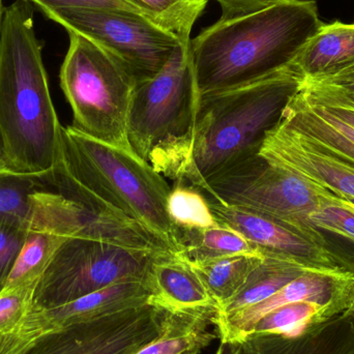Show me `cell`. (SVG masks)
Masks as SVG:
<instances>
[{
  "instance_id": "cell-1",
  "label": "cell",
  "mask_w": 354,
  "mask_h": 354,
  "mask_svg": "<svg viewBox=\"0 0 354 354\" xmlns=\"http://www.w3.org/2000/svg\"><path fill=\"white\" fill-rule=\"evenodd\" d=\"M301 80L288 66L249 84L200 97L189 132L156 147L149 163L176 183L202 191L216 174L259 153L266 133L280 120Z\"/></svg>"
},
{
  "instance_id": "cell-2",
  "label": "cell",
  "mask_w": 354,
  "mask_h": 354,
  "mask_svg": "<svg viewBox=\"0 0 354 354\" xmlns=\"http://www.w3.org/2000/svg\"><path fill=\"white\" fill-rule=\"evenodd\" d=\"M32 4L15 0L0 24V137L6 168L41 174L59 161L62 132L50 93Z\"/></svg>"
},
{
  "instance_id": "cell-3",
  "label": "cell",
  "mask_w": 354,
  "mask_h": 354,
  "mask_svg": "<svg viewBox=\"0 0 354 354\" xmlns=\"http://www.w3.org/2000/svg\"><path fill=\"white\" fill-rule=\"evenodd\" d=\"M322 24L314 0H280L206 27L189 44L198 97L285 70Z\"/></svg>"
},
{
  "instance_id": "cell-4",
  "label": "cell",
  "mask_w": 354,
  "mask_h": 354,
  "mask_svg": "<svg viewBox=\"0 0 354 354\" xmlns=\"http://www.w3.org/2000/svg\"><path fill=\"white\" fill-rule=\"evenodd\" d=\"M58 187L97 210L138 223L179 249V231L167 214L171 187L135 151L95 140L72 126L62 128L55 167Z\"/></svg>"
},
{
  "instance_id": "cell-5",
  "label": "cell",
  "mask_w": 354,
  "mask_h": 354,
  "mask_svg": "<svg viewBox=\"0 0 354 354\" xmlns=\"http://www.w3.org/2000/svg\"><path fill=\"white\" fill-rule=\"evenodd\" d=\"M60 68V87L79 132L122 149L134 151L129 140L128 118L137 82L103 48L71 32Z\"/></svg>"
},
{
  "instance_id": "cell-6",
  "label": "cell",
  "mask_w": 354,
  "mask_h": 354,
  "mask_svg": "<svg viewBox=\"0 0 354 354\" xmlns=\"http://www.w3.org/2000/svg\"><path fill=\"white\" fill-rule=\"evenodd\" d=\"M324 187L270 163L257 153L210 178L201 192L222 203L274 218L334 251L324 231L310 220V214L324 203Z\"/></svg>"
},
{
  "instance_id": "cell-7",
  "label": "cell",
  "mask_w": 354,
  "mask_h": 354,
  "mask_svg": "<svg viewBox=\"0 0 354 354\" xmlns=\"http://www.w3.org/2000/svg\"><path fill=\"white\" fill-rule=\"evenodd\" d=\"M153 254L66 237L37 281L31 310L59 307L118 283L145 281Z\"/></svg>"
},
{
  "instance_id": "cell-8",
  "label": "cell",
  "mask_w": 354,
  "mask_h": 354,
  "mask_svg": "<svg viewBox=\"0 0 354 354\" xmlns=\"http://www.w3.org/2000/svg\"><path fill=\"white\" fill-rule=\"evenodd\" d=\"M189 44L179 46L156 76L135 87L129 140L145 161L162 143L187 134L193 124L199 97Z\"/></svg>"
},
{
  "instance_id": "cell-9",
  "label": "cell",
  "mask_w": 354,
  "mask_h": 354,
  "mask_svg": "<svg viewBox=\"0 0 354 354\" xmlns=\"http://www.w3.org/2000/svg\"><path fill=\"white\" fill-rule=\"evenodd\" d=\"M47 18L103 48L118 59L137 84L153 78L183 45L149 19L114 10L59 8Z\"/></svg>"
},
{
  "instance_id": "cell-10",
  "label": "cell",
  "mask_w": 354,
  "mask_h": 354,
  "mask_svg": "<svg viewBox=\"0 0 354 354\" xmlns=\"http://www.w3.org/2000/svg\"><path fill=\"white\" fill-rule=\"evenodd\" d=\"M167 310L153 304L56 328L20 354H135L159 338Z\"/></svg>"
},
{
  "instance_id": "cell-11",
  "label": "cell",
  "mask_w": 354,
  "mask_h": 354,
  "mask_svg": "<svg viewBox=\"0 0 354 354\" xmlns=\"http://www.w3.org/2000/svg\"><path fill=\"white\" fill-rule=\"evenodd\" d=\"M207 199L218 224L239 231L258 247L262 255L288 260L313 272H348L338 254L309 241L282 223L247 208Z\"/></svg>"
},
{
  "instance_id": "cell-12",
  "label": "cell",
  "mask_w": 354,
  "mask_h": 354,
  "mask_svg": "<svg viewBox=\"0 0 354 354\" xmlns=\"http://www.w3.org/2000/svg\"><path fill=\"white\" fill-rule=\"evenodd\" d=\"M299 301L330 306L339 312L354 307V274L349 272H307L272 297L228 315H214L221 342H239L251 335L256 322L276 308Z\"/></svg>"
},
{
  "instance_id": "cell-13",
  "label": "cell",
  "mask_w": 354,
  "mask_h": 354,
  "mask_svg": "<svg viewBox=\"0 0 354 354\" xmlns=\"http://www.w3.org/2000/svg\"><path fill=\"white\" fill-rule=\"evenodd\" d=\"M258 153L270 163L335 195L354 199V165L328 153L280 120L266 133Z\"/></svg>"
},
{
  "instance_id": "cell-14",
  "label": "cell",
  "mask_w": 354,
  "mask_h": 354,
  "mask_svg": "<svg viewBox=\"0 0 354 354\" xmlns=\"http://www.w3.org/2000/svg\"><path fill=\"white\" fill-rule=\"evenodd\" d=\"M243 354H354V314H337L297 336L252 334Z\"/></svg>"
},
{
  "instance_id": "cell-15",
  "label": "cell",
  "mask_w": 354,
  "mask_h": 354,
  "mask_svg": "<svg viewBox=\"0 0 354 354\" xmlns=\"http://www.w3.org/2000/svg\"><path fill=\"white\" fill-rule=\"evenodd\" d=\"M145 282L149 303L167 311L216 307L193 266L174 252L153 254Z\"/></svg>"
},
{
  "instance_id": "cell-16",
  "label": "cell",
  "mask_w": 354,
  "mask_h": 354,
  "mask_svg": "<svg viewBox=\"0 0 354 354\" xmlns=\"http://www.w3.org/2000/svg\"><path fill=\"white\" fill-rule=\"evenodd\" d=\"M280 122L332 155L354 165L353 127L335 118L322 106L308 101L299 88L289 97Z\"/></svg>"
},
{
  "instance_id": "cell-17",
  "label": "cell",
  "mask_w": 354,
  "mask_h": 354,
  "mask_svg": "<svg viewBox=\"0 0 354 354\" xmlns=\"http://www.w3.org/2000/svg\"><path fill=\"white\" fill-rule=\"evenodd\" d=\"M354 64V23H324L290 68L301 78H315Z\"/></svg>"
},
{
  "instance_id": "cell-18",
  "label": "cell",
  "mask_w": 354,
  "mask_h": 354,
  "mask_svg": "<svg viewBox=\"0 0 354 354\" xmlns=\"http://www.w3.org/2000/svg\"><path fill=\"white\" fill-rule=\"evenodd\" d=\"M216 307L185 311H167L165 328L159 338L135 354H183L203 349L214 335L208 330L214 326Z\"/></svg>"
},
{
  "instance_id": "cell-19",
  "label": "cell",
  "mask_w": 354,
  "mask_h": 354,
  "mask_svg": "<svg viewBox=\"0 0 354 354\" xmlns=\"http://www.w3.org/2000/svg\"><path fill=\"white\" fill-rule=\"evenodd\" d=\"M307 272L313 270L288 260L264 256L261 262L250 272L241 290L228 303L216 308V314L218 316L228 315L260 303Z\"/></svg>"
},
{
  "instance_id": "cell-20",
  "label": "cell",
  "mask_w": 354,
  "mask_h": 354,
  "mask_svg": "<svg viewBox=\"0 0 354 354\" xmlns=\"http://www.w3.org/2000/svg\"><path fill=\"white\" fill-rule=\"evenodd\" d=\"M178 231L179 249L176 253L191 264L231 256H263L241 233L224 225L203 230Z\"/></svg>"
},
{
  "instance_id": "cell-21",
  "label": "cell",
  "mask_w": 354,
  "mask_h": 354,
  "mask_svg": "<svg viewBox=\"0 0 354 354\" xmlns=\"http://www.w3.org/2000/svg\"><path fill=\"white\" fill-rule=\"evenodd\" d=\"M54 169L20 174L0 168V222L20 223L31 229L37 194L51 183Z\"/></svg>"
},
{
  "instance_id": "cell-22",
  "label": "cell",
  "mask_w": 354,
  "mask_h": 354,
  "mask_svg": "<svg viewBox=\"0 0 354 354\" xmlns=\"http://www.w3.org/2000/svg\"><path fill=\"white\" fill-rule=\"evenodd\" d=\"M264 256L237 255L191 264L216 308L228 303L245 284L250 272Z\"/></svg>"
},
{
  "instance_id": "cell-23",
  "label": "cell",
  "mask_w": 354,
  "mask_h": 354,
  "mask_svg": "<svg viewBox=\"0 0 354 354\" xmlns=\"http://www.w3.org/2000/svg\"><path fill=\"white\" fill-rule=\"evenodd\" d=\"M339 313L342 312L330 306L320 305L313 301L287 304L262 316L254 326L251 335L297 336Z\"/></svg>"
},
{
  "instance_id": "cell-24",
  "label": "cell",
  "mask_w": 354,
  "mask_h": 354,
  "mask_svg": "<svg viewBox=\"0 0 354 354\" xmlns=\"http://www.w3.org/2000/svg\"><path fill=\"white\" fill-rule=\"evenodd\" d=\"M66 239L49 232L29 231L6 288L37 286V281Z\"/></svg>"
},
{
  "instance_id": "cell-25",
  "label": "cell",
  "mask_w": 354,
  "mask_h": 354,
  "mask_svg": "<svg viewBox=\"0 0 354 354\" xmlns=\"http://www.w3.org/2000/svg\"><path fill=\"white\" fill-rule=\"evenodd\" d=\"M153 24L176 37L183 45L191 43V32L205 10L208 0H136Z\"/></svg>"
},
{
  "instance_id": "cell-26",
  "label": "cell",
  "mask_w": 354,
  "mask_h": 354,
  "mask_svg": "<svg viewBox=\"0 0 354 354\" xmlns=\"http://www.w3.org/2000/svg\"><path fill=\"white\" fill-rule=\"evenodd\" d=\"M167 214L176 229L203 230L218 226L209 201L197 187L176 183L167 199Z\"/></svg>"
},
{
  "instance_id": "cell-27",
  "label": "cell",
  "mask_w": 354,
  "mask_h": 354,
  "mask_svg": "<svg viewBox=\"0 0 354 354\" xmlns=\"http://www.w3.org/2000/svg\"><path fill=\"white\" fill-rule=\"evenodd\" d=\"M35 286L4 288L0 292V346L12 340L32 308Z\"/></svg>"
},
{
  "instance_id": "cell-28",
  "label": "cell",
  "mask_w": 354,
  "mask_h": 354,
  "mask_svg": "<svg viewBox=\"0 0 354 354\" xmlns=\"http://www.w3.org/2000/svg\"><path fill=\"white\" fill-rule=\"evenodd\" d=\"M299 91L308 101L322 106L335 118L354 129V99L342 89L301 79Z\"/></svg>"
},
{
  "instance_id": "cell-29",
  "label": "cell",
  "mask_w": 354,
  "mask_h": 354,
  "mask_svg": "<svg viewBox=\"0 0 354 354\" xmlns=\"http://www.w3.org/2000/svg\"><path fill=\"white\" fill-rule=\"evenodd\" d=\"M332 195V192L326 189L324 203L310 214V220L319 230L333 233L354 243V214L336 203Z\"/></svg>"
},
{
  "instance_id": "cell-30",
  "label": "cell",
  "mask_w": 354,
  "mask_h": 354,
  "mask_svg": "<svg viewBox=\"0 0 354 354\" xmlns=\"http://www.w3.org/2000/svg\"><path fill=\"white\" fill-rule=\"evenodd\" d=\"M29 231L20 223L0 222V292L6 288Z\"/></svg>"
},
{
  "instance_id": "cell-31",
  "label": "cell",
  "mask_w": 354,
  "mask_h": 354,
  "mask_svg": "<svg viewBox=\"0 0 354 354\" xmlns=\"http://www.w3.org/2000/svg\"><path fill=\"white\" fill-rule=\"evenodd\" d=\"M41 12L59 8H86V10H114L137 15L149 19L140 4L136 0H27ZM151 21V20H149Z\"/></svg>"
},
{
  "instance_id": "cell-32",
  "label": "cell",
  "mask_w": 354,
  "mask_h": 354,
  "mask_svg": "<svg viewBox=\"0 0 354 354\" xmlns=\"http://www.w3.org/2000/svg\"><path fill=\"white\" fill-rule=\"evenodd\" d=\"M220 4V21H229L254 14L272 6L280 0H214Z\"/></svg>"
},
{
  "instance_id": "cell-33",
  "label": "cell",
  "mask_w": 354,
  "mask_h": 354,
  "mask_svg": "<svg viewBox=\"0 0 354 354\" xmlns=\"http://www.w3.org/2000/svg\"><path fill=\"white\" fill-rule=\"evenodd\" d=\"M305 80L314 81L322 84L334 85L351 95L354 99V64L342 70L316 78H304Z\"/></svg>"
},
{
  "instance_id": "cell-34",
  "label": "cell",
  "mask_w": 354,
  "mask_h": 354,
  "mask_svg": "<svg viewBox=\"0 0 354 354\" xmlns=\"http://www.w3.org/2000/svg\"><path fill=\"white\" fill-rule=\"evenodd\" d=\"M214 354H243V345L239 342H221Z\"/></svg>"
},
{
  "instance_id": "cell-35",
  "label": "cell",
  "mask_w": 354,
  "mask_h": 354,
  "mask_svg": "<svg viewBox=\"0 0 354 354\" xmlns=\"http://www.w3.org/2000/svg\"><path fill=\"white\" fill-rule=\"evenodd\" d=\"M332 197L333 200H334L336 203H338L339 205L342 206V207L346 208V209L351 210V212L354 214V199L347 197H341V196L335 195V194H333Z\"/></svg>"
},
{
  "instance_id": "cell-36",
  "label": "cell",
  "mask_w": 354,
  "mask_h": 354,
  "mask_svg": "<svg viewBox=\"0 0 354 354\" xmlns=\"http://www.w3.org/2000/svg\"><path fill=\"white\" fill-rule=\"evenodd\" d=\"M0 168H6V156H4L3 145L0 137Z\"/></svg>"
},
{
  "instance_id": "cell-37",
  "label": "cell",
  "mask_w": 354,
  "mask_h": 354,
  "mask_svg": "<svg viewBox=\"0 0 354 354\" xmlns=\"http://www.w3.org/2000/svg\"><path fill=\"white\" fill-rule=\"evenodd\" d=\"M3 6H2V0H0V24H1L2 15H3Z\"/></svg>"
},
{
  "instance_id": "cell-38",
  "label": "cell",
  "mask_w": 354,
  "mask_h": 354,
  "mask_svg": "<svg viewBox=\"0 0 354 354\" xmlns=\"http://www.w3.org/2000/svg\"><path fill=\"white\" fill-rule=\"evenodd\" d=\"M200 351H201L200 349H194V351H189V353H185L183 354H199Z\"/></svg>"
},
{
  "instance_id": "cell-39",
  "label": "cell",
  "mask_w": 354,
  "mask_h": 354,
  "mask_svg": "<svg viewBox=\"0 0 354 354\" xmlns=\"http://www.w3.org/2000/svg\"><path fill=\"white\" fill-rule=\"evenodd\" d=\"M349 311H351V312H353V313L354 314V307L353 308V309H351V310H349Z\"/></svg>"
}]
</instances>
